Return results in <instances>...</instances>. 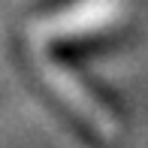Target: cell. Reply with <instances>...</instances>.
Returning a JSON list of instances; mask_svg holds the SVG:
<instances>
[{"label": "cell", "mask_w": 148, "mask_h": 148, "mask_svg": "<svg viewBox=\"0 0 148 148\" xmlns=\"http://www.w3.org/2000/svg\"><path fill=\"white\" fill-rule=\"evenodd\" d=\"M39 73H42V79L49 82V88L55 91L64 103H70L85 121H91V124L97 127L103 136H118V121L112 118L100 103H94V97L64 70V66L51 64V60H39Z\"/></svg>", "instance_id": "cell-1"}]
</instances>
